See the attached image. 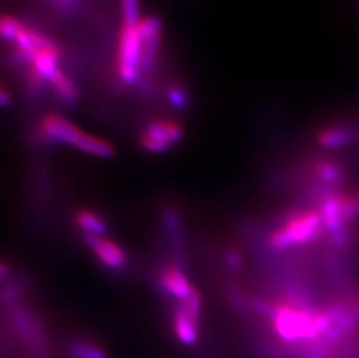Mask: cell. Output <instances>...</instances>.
<instances>
[{
    "label": "cell",
    "mask_w": 359,
    "mask_h": 358,
    "mask_svg": "<svg viewBox=\"0 0 359 358\" xmlns=\"http://www.w3.org/2000/svg\"><path fill=\"white\" fill-rule=\"evenodd\" d=\"M350 138H351L350 129L341 125L325 127L318 136L320 143L325 147H339L343 143L348 142Z\"/></svg>",
    "instance_id": "13"
},
{
    "label": "cell",
    "mask_w": 359,
    "mask_h": 358,
    "mask_svg": "<svg viewBox=\"0 0 359 358\" xmlns=\"http://www.w3.org/2000/svg\"><path fill=\"white\" fill-rule=\"evenodd\" d=\"M160 281L168 293L180 298L182 300L189 297L194 291V287L191 286L184 271L173 264L163 269L160 274Z\"/></svg>",
    "instance_id": "8"
},
{
    "label": "cell",
    "mask_w": 359,
    "mask_h": 358,
    "mask_svg": "<svg viewBox=\"0 0 359 358\" xmlns=\"http://www.w3.org/2000/svg\"><path fill=\"white\" fill-rule=\"evenodd\" d=\"M67 352L72 358H107V354L100 345L84 338L69 342Z\"/></svg>",
    "instance_id": "12"
},
{
    "label": "cell",
    "mask_w": 359,
    "mask_h": 358,
    "mask_svg": "<svg viewBox=\"0 0 359 358\" xmlns=\"http://www.w3.org/2000/svg\"><path fill=\"white\" fill-rule=\"evenodd\" d=\"M76 148L97 157H111L114 154L113 145L106 140L84 133Z\"/></svg>",
    "instance_id": "11"
},
{
    "label": "cell",
    "mask_w": 359,
    "mask_h": 358,
    "mask_svg": "<svg viewBox=\"0 0 359 358\" xmlns=\"http://www.w3.org/2000/svg\"><path fill=\"white\" fill-rule=\"evenodd\" d=\"M53 1H55V3L57 4H65L68 3V1H70V0H53Z\"/></svg>",
    "instance_id": "19"
},
{
    "label": "cell",
    "mask_w": 359,
    "mask_h": 358,
    "mask_svg": "<svg viewBox=\"0 0 359 358\" xmlns=\"http://www.w3.org/2000/svg\"><path fill=\"white\" fill-rule=\"evenodd\" d=\"M184 135L180 124L171 119H156L149 122L140 136V145L149 152H165L180 142Z\"/></svg>",
    "instance_id": "4"
},
{
    "label": "cell",
    "mask_w": 359,
    "mask_h": 358,
    "mask_svg": "<svg viewBox=\"0 0 359 358\" xmlns=\"http://www.w3.org/2000/svg\"><path fill=\"white\" fill-rule=\"evenodd\" d=\"M25 25L14 17L0 14V39L7 42H15Z\"/></svg>",
    "instance_id": "14"
},
{
    "label": "cell",
    "mask_w": 359,
    "mask_h": 358,
    "mask_svg": "<svg viewBox=\"0 0 359 358\" xmlns=\"http://www.w3.org/2000/svg\"><path fill=\"white\" fill-rule=\"evenodd\" d=\"M136 26L123 24L118 47V76L121 83L128 86L141 81V41Z\"/></svg>",
    "instance_id": "3"
},
{
    "label": "cell",
    "mask_w": 359,
    "mask_h": 358,
    "mask_svg": "<svg viewBox=\"0 0 359 358\" xmlns=\"http://www.w3.org/2000/svg\"><path fill=\"white\" fill-rule=\"evenodd\" d=\"M322 228L325 227L319 211H300L287 218L281 226L272 232L270 244L276 249H285L309 244L319 237Z\"/></svg>",
    "instance_id": "2"
},
{
    "label": "cell",
    "mask_w": 359,
    "mask_h": 358,
    "mask_svg": "<svg viewBox=\"0 0 359 358\" xmlns=\"http://www.w3.org/2000/svg\"><path fill=\"white\" fill-rule=\"evenodd\" d=\"M75 223L81 230H84V235H100L104 237L107 233V223L100 214L95 211L81 208L76 211Z\"/></svg>",
    "instance_id": "9"
},
{
    "label": "cell",
    "mask_w": 359,
    "mask_h": 358,
    "mask_svg": "<svg viewBox=\"0 0 359 358\" xmlns=\"http://www.w3.org/2000/svg\"><path fill=\"white\" fill-rule=\"evenodd\" d=\"M83 134L75 124L62 115L46 114L39 122L38 135L44 142L63 143L76 148Z\"/></svg>",
    "instance_id": "5"
},
{
    "label": "cell",
    "mask_w": 359,
    "mask_h": 358,
    "mask_svg": "<svg viewBox=\"0 0 359 358\" xmlns=\"http://www.w3.org/2000/svg\"><path fill=\"white\" fill-rule=\"evenodd\" d=\"M84 240L86 246L104 267L111 270H119L125 267L127 256L116 242L100 235H84Z\"/></svg>",
    "instance_id": "6"
},
{
    "label": "cell",
    "mask_w": 359,
    "mask_h": 358,
    "mask_svg": "<svg viewBox=\"0 0 359 358\" xmlns=\"http://www.w3.org/2000/svg\"><path fill=\"white\" fill-rule=\"evenodd\" d=\"M11 100H12V97H11L8 90L3 85H0V107H6L10 105Z\"/></svg>",
    "instance_id": "17"
},
{
    "label": "cell",
    "mask_w": 359,
    "mask_h": 358,
    "mask_svg": "<svg viewBox=\"0 0 359 358\" xmlns=\"http://www.w3.org/2000/svg\"><path fill=\"white\" fill-rule=\"evenodd\" d=\"M272 326L283 341L290 343H312L322 340L316 324V312L306 311L295 305H279L273 311Z\"/></svg>",
    "instance_id": "1"
},
{
    "label": "cell",
    "mask_w": 359,
    "mask_h": 358,
    "mask_svg": "<svg viewBox=\"0 0 359 358\" xmlns=\"http://www.w3.org/2000/svg\"><path fill=\"white\" fill-rule=\"evenodd\" d=\"M166 98L170 104L178 110H184L189 104V95L183 85L173 83L166 88Z\"/></svg>",
    "instance_id": "15"
},
{
    "label": "cell",
    "mask_w": 359,
    "mask_h": 358,
    "mask_svg": "<svg viewBox=\"0 0 359 358\" xmlns=\"http://www.w3.org/2000/svg\"><path fill=\"white\" fill-rule=\"evenodd\" d=\"M55 95L65 105H75L79 98V92L75 81L65 72H62L50 84Z\"/></svg>",
    "instance_id": "10"
},
{
    "label": "cell",
    "mask_w": 359,
    "mask_h": 358,
    "mask_svg": "<svg viewBox=\"0 0 359 358\" xmlns=\"http://www.w3.org/2000/svg\"><path fill=\"white\" fill-rule=\"evenodd\" d=\"M123 24L137 25L140 19L139 0H121Z\"/></svg>",
    "instance_id": "16"
},
{
    "label": "cell",
    "mask_w": 359,
    "mask_h": 358,
    "mask_svg": "<svg viewBox=\"0 0 359 358\" xmlns=\"http://www.w3.org/2000/svg\"><path fill=\"white\" fill-rule=\"evenodd\" d=\"M198 322L199 317L192 314L180 304L173 313V333L184 345H194L198 338Z\"/></svg>",
    "instance_id": "7"
},
{
    "label": "cell",
    "mask_w": 359,
    "mask_h": 358,
    "mask_svg": "<svg viewBox=\"0 0 359 358\" xmlns=\"http://www.w3.org/2000/svg\"><path fill=\"white\" fill-rule=\"evenodd\" d=\"M8 272H10L8 264H7L6 262H4V260H0V281L6 277Z\"/></svg>",
    "instance_id": "18"
}]
</instances>
